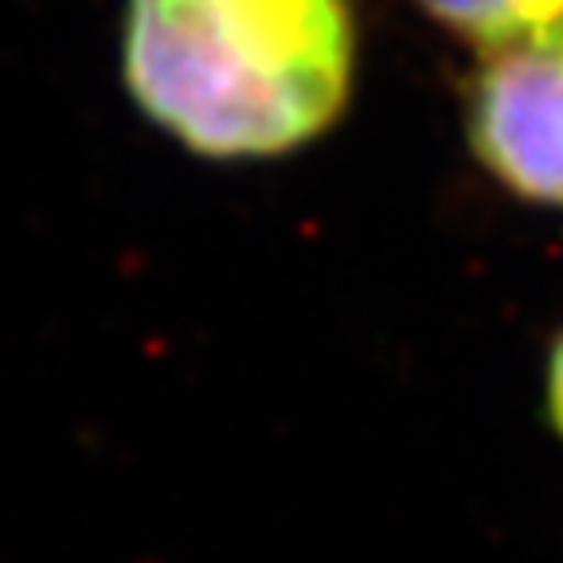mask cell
<instances>
[{"label": "cell", "instance_id": "6da1fadb", "mask_svg": "<svg viewBox=\"0 0 563 563\" xmlns=\"http://www.w3.org/2000/svg\"><path fill=\"white\" fill-rule=\"evenodd\" d=\"M125 87L200 157H278L341 118L349 0H130Z\"/></svg>", "mask_w": 563, "mask_h": 563}, {"label": "cell", "instance_id": "7a4b0ae2", "mask_svg": "<svg viewBox=\"0 0 563 563\" xmlns=\"http://www.w3.org/2000/svg\"><path fill=\"white\" fill-rule=\"evenodd\" d=\"M470 145L512 196L563 208V44L485 59L470 90Z\"/></svg>", "mask_w": 563, "mask_h": 563}, {"label": "cell", "instance_id": "3957f363", "mask_svg": "<svg viewBox=\"0 0 563 563\" xmlns=\"http://www.w3.org/2000/svg\"><path fill=\"white\" fill-rule=\"evenodd\" d=\"M485 55L563 44V0H419Z\"/></svg>", "mask_w": 563, "mask_h": 563}, {"label": "cell", "instance_id": "277c9868", "mask_svg": "<svg viewBox=\"0 0 563 563\" xmlns=\"http://www.w3.org/2000/svg\"><path fill=\"white\" fill-rule=\"evenodd\" d=\"M544 399H548V419H552L555 434H560V442H563V333L555 336L552 356H548Z\"/></svg>", "mask_w": 563, "mask_h": 563}]
</instances>
